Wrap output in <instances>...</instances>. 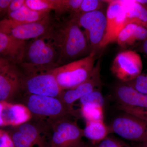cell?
I'll return each mask as SVG.
<instances>
[{"label":"cell","mask_w":147,"mask_h":147,"mask_svg":"<svg viewBox=\"0 0 147 147\" xmlns=\"http://www.w3.org/2000/svg\"><path fill=\"white\" fill-rule=\"evenodd\" d=\"M52 42L59 54V67L92 53L89 42L74 16L61 20L56 18L44 35Z\"/></svg>","instance_id":"1"},{"label":"cell","mask_w":147,"mask_h":147,"mask_svg":"<svg viewBox=\"0 0 147 147\" xmlns=\"http://www.w3.org/2000/svg\"><path fill=\"white\" fill-rule=\"evenodd\" d=\"M57 51L45 35L27 41L21 63L24 74L48 72L59 67Z\"/></svg>","instance_id":"2"},{"label":"cell","mask_w":147,"mask_h":147,"mask_svg":"<svg viewBox=\"0 0 147 147\" xmlns=\"http://www.w3.org/2000/svg\"><path fill=\"white\" fill-rule=\"evenodd\" d=\"M18 99L19 103L27 107L34 118L50 122L64 117H74L57 98L23 94Z\"/></svg>","instance_id":"3"},{"label":"cell","mask_w":147,"mask_h":147,"mask_svg":"<svg viewBox=\"0 0 147 147\" xmlns=\"http://www.w3.org/2000/svg\"><path fill=\"white\" fill-rule=\"evenodd\" d=\"M97 54L92 52L85 57L51 70L62 90L70 89L88 79L95 67Z\"/></svg>","instance_id":"4"},{"label":"cell","mask_w":147,"mask_h":147,"mask_svg":"<svg viewBox=\"0 0 147 147\" xmlns=\"http://www.w3.org/2000/svg\"><path fill=\"white\" fill-rule=\"evenodd\" d=\"M77 120L67 117L48 122L53 129L51 147H75L83 142L84 129L78 125Z\"/></svg>","instance_id":"5"},{"label":"cell","mask_w":147,"mask_h":147,"mask_svg":"<svg viewBox=\"0 0 147 147\" xmlns=\"http://www.w3.org/2000/svg\"><path fill=\"white\" fill-rule=\"evenodd\" d=\"M21 94L38 95L59 98L63 91L51 72L24 74L21 78Z\"/></svg>","instance_id":"6"},{"label":"cell","mask_w":147,"mask_h":147,"mask_svg":"<svg viewBox=\"0 0 147 147\" xmlns=\"http://www.w3.org/2000/svg\"><path fill=\"white\" fill-rule=\"evenodd\" d=\"M21 76L18 66L0 57V102L12 103L20 97Z\"/></svg>","instance_id":"7"},{"label":"cell","mask_w":147,"mask_h":147,"mask_svg":"<svg viewBox=\"0 0 147 147\" xmlns=\"http://www.w3.org/2000/svg\"><path fill=\"white\" fill-rule=\"evenodd\" d=\"M74 16L89 42L92 52L97 54L104 38L107 27L106 13L103 9Z\"/></svg>","instance_id":"8"},{"label":"cell","mask_w":147,"mask_h":147,"mask_svg":"<svg viewBox=\"0 0 147 147\" xmlns=\"http://www.w3.org/2000/svg\"><path fill=\"white\" fill-rule=\"evenodd\" d=\"M109 127L110 133L129 141L142 143L147 140V122L130 114L116 117Z\"/></svg>","instance_id":"9"},{"label":"cell","mask_w":147,"mask_h":147,"mask_svg":"<svg viewBox=\"0 0 147 147\" xmlns=\"http://www.w3.org/2000/svg\"><path fill=\"white\" fill-rule=\"evenodd\" d=\"M55 21L50 14L40 21L25 24H13L8 18H4L0 22V32L26 41L46 34Z\"/></svg>","instance_id":"10"},{"label":"cell","mask_w":147,"mask_h":147,"mask_svg":"<svg viewBox=\"0 0 147 147\" xmlns=\"http://www.w3.org/2000/svg\"><path fill=\"white\" fill-rule=\"evenodd\" d=\"M100 72V58L95 65L93 71L88 79L75 88L63 90L59 98L71 115L77 119L81 117V114L79 110H75L74 108V103L89 93L95 90L100 89L101 81Z\"/></svg>","instance_id":"11"},{"label":"cell","mask_w":147,"mask_h":147,"mask_svg":"<svg viewBox=\"0 0 147 147\" xmlns=\"http://www.w3.org/2000/svg\"><path fill=\"white\" fill-rule=\"evenodd\" d=\"M143 63L135 51L125 50L119 53L113 61L111 71L121 83L133 80L142 74Z\"/></svg>","instance_id":"12"},{"label":"cell","mask_w":147,"mask_h":147,"mask_svg":"<svg viewBox=\"0 0 147 147\" xmlns=\"http://www.w3.org/2000/svg\"><path fill=\"white\" fill-rule=\"evenodd\" d=\"M105 1L108 3L106 12L107 27L100 50H103L110 43L117 42L120 32L128 24L126 11L121 1Z\"/></svg>","instance_id":"13"},{"label":"cell","mask_w":147,"mask_h":147,"mask_svg":"<svg viewBox=\"0 0 147 147\" xmlns=\"http://www.w3.org/2000/svg\"><path fill=\"white\" fill-rule=\"evenodd\" d=\"M13 127L24 135L30 147H51L53 129L47 121L32 117Z\"/></svg>","instance_id":"14"},{"label":"cell","mask_w":147,"mask_h":147,"mask_svg":"<svg viewBox=\"0 0 147 147\" xmlns=\"http://www.w3.org/2000/svg\"><path fill=\"white\" fill-rule=\"evenodd\" d=\"M0 103L1 127L18 126L32 117L28 109L23 104L5 102Z\"/></svg>","instance_id":"15"},{"label":"cell","mask_w":147,"mask_h":147,"mask_svg":"<svg viewBox=\"0 0 147 147\" xmlns=\"http://www.w3.org/2000/svg\"><path fill=\"white\" fill-rule=\"evenodd\" d=\"M27 42L0 32L1 57L19 65L23 59Z\"/></svg>","instance_id":"16"},{"label":"cell","mask_w":147,"mask_h":147,"mask_svg":"<svg viewBox=\"0 0 147 147\" xmlns=\"http://www.w3.org/2000/svg\"><path fill=\"white\" fill-rule=\"evenodd\" d=\"M113 93L118 105L147 110V95L137 91L124 83L117 84Z\"/></svg>","instance_id":"17"},{"label":"cell","mask_w":147,"mask_h":147,"mask_svg":"<svg viewBox=\"0 0 147 147\" xmlns=\"http://www.w3.org/2000/svg\"><path fill=\"white\" fill-rule=\"evenodd\" d=\"M147 39V29L141 25L131 22L122 30L117 42L122 48L134 46L137 42H144Z\"/></svg>","instance_id":"18"},{"label":"cell","mask_w":147,"mask_h":147,"mask_svg":"<svg viewBox=\"0 0 147 147\" xmlns=\"http://www.w3.org/2000/svg\"><path fill=\"white\" fill-rule=\"evenodd\" d=\"M52 11L50 9L33 10L29 8L25 4L20 9L9 13L5 18L9 19L13 24H28L42 20L50 15Z\"/></svg>","instance_id":"19"},{"label":"cell","mask_w":147,"mask_h":147,"mask_svg":"<svg viewBox=\"0 0 147 147\" xmlns=\"http://www.w3.org/2000/svg\"><path fill=\"white\" fill-rule=\"evenodd\" d=\"M125 9L128 23L134 22L147 29V4L137 1H121Z\"/></svg>","instance_id":"20"},{"label":"cell","mask_w":147,"mask_h":147,"mask_svg":"<svg viewBox=\"0 0 147 147\" xmlns=\"http://www.w3.org/2000/svg\"><path fill=\"white\" fill-rule=\"evenodd\" d=\"M110 133L109 126L104 123L103 120L86 121L84 129V137L95 145L104 140Z\"/></svg>","instance_id":"21"},{"label":"cell","mask_w":147,"mask_h":147,"mask_svg":"<svg viewBox=\"0 0 147 147\" xmlns=\"http://www.w3.org/2000/svg\"><path fill=\"white\" fill-rule=\"evenodd\" d=\"M82 0H55V11L56 18L68 13L73 16L77 13Z\"/></svg>","instance_id":"22"},{"label":"cell","mask_w":147,"mask_h":147,"mask_svg":"<svg viewBox=\"0 0 147 147\" xmlns=\"http://www.w3.org/2000/svg\"><path fill=\"white\" fill-rule=\"evenodd\" d=\"M80 107L79 111L81 117L84 118L86 122L103 120V108L90 105Z\"/></svg>","instance_id":"23"},{"label":"cell","mask_w":147,"mask_h":147,"mask_svg":"<svg viewBox=\"0 0 147 147\" xmlns=\"http://www.w3.org/2000/svg\"><path fill=\"white\" fill-rule=\"evenodd\" d=\"M80 106L86 105H94L103 108L105 99L100 89L95 90L79 99Z\"/></svg>","instance_id":"24"},{"label":"cell","mask_w":147,"mask_h":147,"mask_svg":"<svg viewBox=\"0 0 147 147\" xmlns=\"http://www.w3.org/2000/svg\"><path fill=\"white\" fill-rule=\"evenodd\" d=\"M105 3V1L99 0H82L79 10L74 16H79L95 11L101 10L103 9Z\"/></svg>","instance_id":"25"},{"label":"cell","mask_w":147,"mask_h":147,"mask_svg":"<svg viewBox=\"0 0 147 147\" xmlns=\"http://www.w3.org/2000/svg\"><path fill=\"white\" fill-rule=\"evenodd\" d=\"M25 5L33 10H54L55 0H26Z\"/></svg>","instance_id":"26"},{"label":"cell","mask_w":147,"mask_h":147,"mask_svg":"<svg viewBox=\"0 0 147 147\" xmlns=\"http://www.w3.org/2000/svg\"><path fill=\"white\" fill-rule=\"evenodd\" d=\"M124 84L141 93L147 95V74H141L133 80Z\"/></svg>","instance_id":"27"},{"label":"cell","mask_w":147,"mask_h":147,"mask_svg":"<svg viewBox=\"0 0 147 147\" xmlns=\"http://www.w3.org/2000/svg\"><path fill=\"white\" fill-rule=\"evenodd\" d=\"M95 147H132L126 142L118 138L108 136Z\"/></svg>","instance_id":"28"},{"label":"cell","mask_w":147,"mask_h":147,"mask_svg":"<svg viewBox=\"0 0 147 147\" xmlns=\"http://www.w3.org/2000/svg\"><path fill=\"white\" fill-rule=\"evenodd\" d=\"M119 110L147 122V110L146 109L120 105L119 107Z\"/></svg>","instance_id":"29"},{"label":"cell","mask_w":147,"mask_h":147,"mask_svg":"<svg viewBox=\"0 0 147 147\" xmlns=\"http://www.w3.org/2000/svg\"><path fill=\"white\" fill-rule=\"evenodd\" d=\"M0 147H15L12 139L5 130H0Z\"/></svg>","instance_id":"30"},{"label":"cell","mask_w":147,"mask_h":147,"mask_svg":"<svg viewBox=\"0 0 147 147\" xmlns=\"http://www.w3.org/2000/svg\"><path fill=\"white\" fill-rule=\"evenodd\" d=\"M25 1L26 0H12L9 5L7 16L11 12L21 8L25 4Z\"/></svg>","instance_id":"31"},{"label":"cell","mask_w":147,"mask_h":147,"mask_svg":"<svg viewBox=\"0 0 147 147\" xmlns=\"http://www.w3.org/2000/svg\"><path fill=\"white\" fill-rule=\"evenodd\" d=\"M12 0H0L1 17L7 16L9 5Z\"/></svg>","instance_id":"32"},{"label":"cell","mask_w":147,"mask_h":147,"mask_svg":"<svg viewBox=\"0 0 147 147\" xmlns=\"http://www.w3.org/2000/svg\"><path fill=\"white\" fill-rule=\"evenodd\" d=\"M139 50L142 53L147 55V39L142 43V45L139 47Z\"/></svg>","instance_id":"33"},{"label":"cell","mask_w":147,"mask_h":147,"mask_svg":"<svg viewBox=\"0 0 147 147\" xmlns=\"http://www.w3.org/2000/svg\"><path fill=\"white\" fill-rule=\"evenodd\" d=\"M75 147H95L94 145L91 144H88L85 143L84 142H82L81 144H79L78 146Z\"/></svg>","instance_id":"34"},{"label":"cell","mask_w":147,"mask_h":147,"mask_svg":"<svg viewBox=\"0 0 147 147\" xmlns=\"http://www.w3.org/2000/svg\"><path fill=\"white\" fill-rule=\"evenodd\" d=\"M140 147H147V140L143 143H141Z\"/></svg>","instance_id":"35"}]
</instances>
